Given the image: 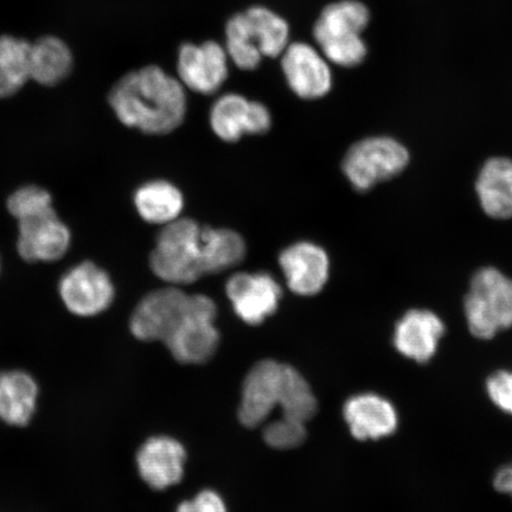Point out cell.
Segmentation results:
<instances>
[{
  "instance_id": "6da1fadb",
  "label": "cell",
  "mask_w": 512,
  "mask_h": 512,
  "mask_svg": "<svg viewBox=\"0 0 512 512\" xmlns=\"http://www.w3.org/2000/svg\"><path fill=\"white\" fill-rule=\"evenodd\" d=\"M108 102L121 124L157 136L177 130L188 112L182 82L158 66L124 75L113 86Z\"/></svg>"
},
{
  "instance_id": "7a4b0ae2",
  "label": "cell",
  "mask_w": 512,
  "mask_h": 512,
  "mask_svg": "<svg viewBox=\"0 0 512 512\" xmlns=\"http://www.w3.org/2000/svg\"><path fill=\"white\" fill-rule=\"evenodd\" d=\"M10 214L18 221V252L24 260L56 261L70 245V232L55 213L47 190L35 185L18 189L8 201Z\"/></svg>"
},
{
  "instance_id": "3957f363",
  "label": "cell",
  "mask_w": 512,
  "mask_h": 512,
  "mask_svg": "<svg viewBox=\"0 0 512 512\" xmlns=\"http://www.w3.org/2000/svg\"><path fill=\"white\" fill-rule=\"evenodd\" d=\"M151 270L170 285H188L209 274L204 227L191 219L164 226L151 253Z\"/></svg>"
},
{
  "instance_id": "277c9868",
  "label": "cell",
  "mask_w": 512,
  "mask_h": 512,
  "mask_svg": "<svg viewBox=\"0 0 512 512\" xmlns=\"http://www.w3.org/2000/svg\"><path fill=\"white\" fill-rule=\"evenodd\" d=\"M369 22L366 5L358 0H341L325 6L313 27V36L326 60L339 67L354 68L368 55L362 32Z\"/></svg>"
},
{
  "instance_id": "5b68a950",
  "label": "cell",
  "mask_w": 512,
  "mask_h": 512,
  "mask_svg": "<svg viewBox=\"0 0 512 512\" xmlns=\"http://www.w3.org/2000/svg\"><path fill=\"white\" fill-rule=\"evenodd\" d=\"M470 334L490 341L512 328V280L495 267L480 268L473 275L464 300Z\"/></svg>"
},
{
  "instance_id": "8992f818",
  "label": "cell",
  "mask_w": 512,
  "mask_h": 512,
  "mask_svg": "<svg viewBox=\"0 0 512 512\" xmlns=\"http://www.w3.org/2000/svg\"><path fill=\"white\" fill-rule=\"evenodd\" d=\"M408 163L409 153L398 140L369 137L350 147L342 169L352 187L363 192L399 176Z\"/></svg>"
},
{
  "instance_id": "52a82bcc",
  "label": "cell",
  "mask_w": 512,
  "mask_h": 512,
  "mask_svg": "<svg viewBox=\"0 0 512 512\" xmlns=\"http://www.w3.org/2000/svg\"><path fill=\"white\" fill-rule=\"evenodd\" d=\"M195 294L171 285L147 294L132 313V335L144 342H163L181 328L194 306Z\"/></svg>"
},
{
  "instance_id": "ba28073f",
  "label": "cell",
  "mask_w": 512,
  "mask_h": 512,
  "mask_svg": "<svg viewBox=\"0 0 512 512\" xmlns=\"http://www.w3.org/2000/svg\"><path fill=\"white\" fill-rule=\"evenodd\" d=\"M216 305L204 294H195L190 315L164 344L178 362L201 364L214 356L220 343L215 328Z\"/></svg>"
},
{
  "instance_id": "9c48e42d",
  "label": "cell",
  "mask_w": 512,
  "mask_h": 512,
  "mask_svg": "<svg viewBox=\"0 0 512 512\" xmlns=\"http://www.w3.org/2000/svg\"><path fill=\"white\" fill-rule=\"evenodd\" d=\"M228 62L226 48L215 41L184 43L178 50V80L192 92L215 94L228 79Z\"/></svg>"
},
{
  "instance_id": "30bf717a",
  "label": "cell",
  "mask_w": 512,
  "mask_h": 512,
  "mask_svg": "<svg viewBox=\"0 0 512 512\" xmlns=\"http://www.w3.org/2000/svg\"><path fill=\"white\" fill-rule=\"evenodd\" d=\"M211 130L226 143H236L247 134H265L272 126L267 106L238 93L220 96L209 114Z\"/></svg>"
},
{
  "instance_id": "8fae6325",
  "label": "cell",
  "mask_w": 512,
  "mask_h": 512,
  "mask_svg": "<svg viewBox=\"0 0 512 512\" xmlns=\"http://www.w3.org/2000/svg\"><path fill=\"white\" fill-rule=\"evenodd\" d=\"M60 296L73 315L93 317L111 306L114 286L110 275L93 262L75 266L60 281Z\"/></svg>"
},
{
  "instance_id": "7c38bea8",
  "label": "cell",
  "mask_w": 512,
  "mask_h": 512,
  "mask_svg": "<svg viewBox=\"0 0 512 512\" xmlns=\"http://www.w3.org/2000/svg\"><path fill=\"white\" fill-rule=\"evenodd\" d=\"M281 57V69L288 87L303 100L324 98L332 89L329 61L309 43L288 44Z\"/></svg>"
},
{
  "instance_id": "4fadbf2b",
  "label": "cell",
  "mask_w": 512,
  "mask_h": 512,
  "mask_svg": "<svg viewBox=\"0 0 512 512\" xmlns=\"http://www.w3.org/2000/svg\"><path fill=\"white\" fill-rule=\"evenodd\" d=\"M226 293L236 315L251 325L274 315L283 297L278 281L266 272L234 274L227 281Z\"/></svg>"
},
{
  "instance_id": "5bb4252c",
  "label": "cell",
  "mask_w": 512,
  "mask_h": 512,
  "mask_svg": "<svg viewBox=\"0 0 512 512\" xmlns=\"http://www.w3.org/2000/svg\"><path fill=\"white\" fill-rule=\"evenodd\" d=\"M285 364L261 361L249 371L242 387L239 418L243 426L253 428L265 422L283 393Z\"/></svg>"
},
{
  "instance_id": "9a60e30c",
  "label": "cell",
  "mask_w": 512,
  "mask_h": 512,
  "mask_svg": "<svg viewBox=\"0 0 512 512\" xmlns=\"http://www.w3.org/2000/svg\"><path fill=\"white\" fill-rule=\"evenodd\" d=\"M288 288L298 296H316L330 277V259L323 247L309 241L288 246L279 255Z\"/></svg>"
},
{
  "instance_id": "2e32d148",
  "label": "cell",
  "mask_w": 512,
  "mask_h": 512,
  "mask_svg": "<svg viewBox=\"0 0 512 512\" xmlns=\"http://www.w3.org/2000/svg\"><path fill=\"white\" fill-rule=\"evenodd\" d=\"M446 326L437 313L414 309L403 315L395 325L393 344L400 355L419 364H426L437 355Z\"/></svg>"
},
{
  "instance_id": "e0dca14e",
  "label": "cell",
  "mask_w": 512,
  "mask_h": 512,
  "mask_svg": "<svg viewBox=\"0 0 512 512\" xmlns=\"http://www.w3.org/2000/svg\"><path fill=\"white\" fill-rule=\"evenodd\" d=\"M343 414L351 434L361 441L390 437L399 427V413L393 403L374 393L352 396Z\"/></svg>"
},
{
  "instance_id": "ac0fdd59",
  "label": "cell",
  "mask_w": 512,
  "mask_h": 512,
  "mask_svg": "<svg viewBox=\"0 0 512 512\" xmlns=\"http://www.w3.org/2000/svg\"><path fill=\"white\" fill-rule=\"evenodd\" d=\"M187 458L184 447L169 437H153L140 447L137 466L140 477L155 490L181 482Z\"/></svg>"
},
{
  "instance_id": "d6986e66",
  "label": "cell",
  "mask_w": 512,
  "mask_h": 512,
  "mask_svg": "<svg viewBox=\"0 0 512 512\" xmlns=\"http://www.w3.org/2000/svg\"><path fill=\"white\" fill-rule=\"evenodd\" d=\"M477 195L484 213L492 219L507 220L512 217V160L491 158L480 170Z\"/></svg>"
},
{
  "instance_id": "ffe728a7",
  "label": "cell",
  "mask_w": 512,
  "mask_h": 512,
  "mask_svg": "<svg viewBox=\"0 0 512 512\" xmlns=\"http://www.w3.org/2000/svg\"><path fill=\"white\" fill-rule=\"evenodd\" d=\"M38 386L25 371H0V420L11 426H27L36 412Z\"/></svg>"
},
{
  "instance_id": "44dd1931",
  "label": "cell",
  "mask_w": 512,
  "mask_h": 512,
  "mask_svg": "<svg viewBox=\"0 0 512 512\" xmlns=\"http://www.w3.org/2000/svg\"><path fill=\"white\" fill-rule=\"evenodd\" d=\"M74 57L68 44L56 36H43L31 43L30 80L42 86H56L72 72Z\"/></svg>"
},
{
  "instance_id": "7402d4cb",
  "label": "cell",
  "mask_w": 512,
  "mask_h": 512,
  "mask_svg": "<svg viewBox=\"0 0 512 512\" xmlns=\"http://www.w3.org/2000/svg\"><path fill=\"white\" fill-rule=\"evenodd\" d=\"M134 206L144 221L168 226L181 219L184 196L175 184L158 179L143 184L136 191Z\"/></svg>"
},
{
  "instance_id": "603a6c76",
  "label": "cell",
  "mask_w": 512,
  "mask_h": 512,
  "mask_svg": "<svg viewBox=\"0 0 512 512\" xmlns=\"http://www.w3.org/2000/svg\"><path fill=\"white\" fill-rule=\"evenodd\" d=\"M249 27L262 56L280 57L290 44V25L266 6L255 5L245 11Z\"/></svg>"
},
{
  "instance_id": "cb8c5ba5",
  "label": "cell",
  "mask_w": 512,
  "mask_h": 512,
  "mask_svg": "<svg viewBox=\"0 0 512 512\" xmlns=\"http://www.w3.org/2000/svg\"><path fill=\"white\" fill-rule=\"evenodd\" d=\"M30 47L24 38L0 35V99L15 95L30 80Z\"/></svg>"
},
{
  "instance_id": "d4e9b609",
  "label": "cell",
  "mask_w": 512,
  "mask_h": 512,
  "mask_svg": "<svg viewBox=\"0 0 512 512\" xmlns=\"http://www.w3.org/2000/svg\"><path fill=\"white\" fill-rule=\"evenodd\" d=\"M206 241L209 274L227 271L246 258V242L232 229L206 227Z\"/></svg>"
},
{
  "instance_id": "484cf974",
  "label": "cell",
  "mask_w": 512,
  "mask_h": 512,
  "mask_svg": "<svg viewBox=\"0 0 512 512\" xmlns=\"http://www.w3.org/2000/svg\"><path fill=\"white\" fill-rule=\"evenodd\" d=\"M226 50L229 60L242 70H255L260 66L261 51L254 41L245 12L228 19L226 25Z\"/></svg>"
},
{
  "instance_id": "4316f807",
  "label": "cell",
  "mask_w": 512,
  "mask_h": 512,
  "mask_svg": "<svg viewBox=\"0 0 512 512\" xmlns=\"http://www.w3.org/2000/svg\"><path fill=\"white\" fill-rule=\"evenodd\" d=\"M279 407L285 418L304 422V424L315 416L318 408L309 383L296 369L286 364Z\"/></svg>"
},
{
  "instance_id": "83f0119b",
  "label": "cell",
  "mask_w": 512,
  "mask_h": 512,
  "mask_svg": "<svg viewBox=\"0 0 512 512\" xmlns=\"http://www.w3.org/2000/svg\"><path fill=\"white\" fill-rule=\"evenodd\" d=\"M264 438L268 445L277 450H291V448H296L304 443L305 424L281 416V419L266 426Z\"/></svg>"
},
{
  "instance_id": "f1b7e54d",
  "label": "cell",
  "mask_w": 512,
  "mask_h": 512,
  "mask_svg": "<svg viewBox=\"0 0 512 512\" xmlns=\"http://www.w3.org/2000/svg\"><path fill=\"white\" fill-rule=\"evenodd\" d=\"M488 398L505 414L512 416V370L501 369L485 381Z\"/></svg>"
},
{
  "instance_id": "f546056e",
  "label": "cell",
  "mask_w": 512,
  "mask_h": 512,
  "mask_svg": "<svg viewBox=\"0 0 512 512\" xmlns=\"http://www.w3.org/2000/svg\"><path fill=\"white\" fill-rule=\"evenodd\" d=\"M177 512H227L222 498L214 491H203L191 501L179 505Z\"/></svg>"
},
{
  "instance_id": "4dcf8cb0",
  "label": "cell",
  "mask_w": 512,
  "mask_h": 512,
  "mask_svg": "<svg viewBox=\"0 0 512 512\" xmlns=\"http://www.w3.org/2000/svg\"><path fill=\"white\" fill-rule=\"evenodd\" d=\"M494 488L512 499V462L499 467L494 476Z\"/></svg>"
}]
</instances>
